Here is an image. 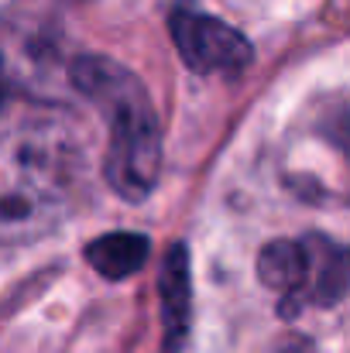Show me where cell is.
<instances>
[{
	"mask_svg": "<svg viewBox=\"0 0 350 353\" xmlns=\"http://www.w3.org/2000/svg\"><path fill=\"white\" fill-rule=\"evenodd\" d=\"M83 154L59 123H24L0 137V243L52 234L72 210Z\"/></svg>",
	"mask_w": 350,
	"mask_h": 353,
	"instance_id": "cell-1",
	"label": "cell"
},
{
	"mask_svg": "<svg viewBox=\"0 0 350 353\" xmlns=\"http://www.w3.org/2000/svg\"><path fill=\"white\" fill-rule=\"evenodd\" d=\"M72 86L100 107L110 127L104 175L120 199L141 203L162 175V123L144 83L114 59L83 55L72 62Z\"/></svg>",
	"mask_w": 350,
	"mask_h": 353,
	"instance_id": "cell-2",
	"label": "cell"
},
{
	"mask_svg": "<svg viewBox=\"0 0 350 353\" xmlns=\"http://www.w3.org/2000/svg\"><path fill=\"white\" fill-rule=\"evenodd\" d=\"M168 28H172V41L179 48V59L193 72H203V76L231 72L233 76V72H244L254 59L251 41L220 17L179 7V10H172Z\"/></svg>",
	"mask_w": 350,
	"mask_h": 353,
	"instance_id": "cell-3",
	"label": "cell"
},
{
	"mask_svg": "<svg viewBox=\"0 0 350 353\" xmlns=\"http://www.w3.org/2000/svg\"><path fill=\"white\" fill-rule=\"evenodd\" d=\"M158 305H162V350L179 353L189 336V316H193V274H189V250L182 243H172L162 271H158Z\"/></svg>",
	"mask_w": 350,
	"mask_h": 353,
	"instance_id": "cell-4",
	"label": "cell"
},
{
	"mask_svg": "<svg viewBox=\"0 0 350 353\" xmlns=\"http://www.w3.org/2000/svg\"><path fill=\"white\" fill-rule=\"evenodd\" d=\"M309 236L306 240H271L257 254V278L264 288L282 295V316H295L306 281H309Z\"/></svg>",
	"mask_w": 350,
	"mask_h": 353,
	"instance_id": "cell-5",
	"label": "cell"
},
{
	"mask_svg": "<svg viewBox=\"0 0 350 353\" xmlns=\"http://www.w3.org/2000/svg\"><path fill=\"white\" fill-rule=\"evenodd\" d=\"M309 281L299 302V312L309 305H337L350 288V247L330 236H309Z\"/></svg>",
	"mask_w": 350,
	"mask_h": 353,
	"instance_id": "cell-6",
	"label": "cell"
},
{
	"mask_svg": "<svg viewBox=\"0 0 350 353\" xmlns=\"http://www.w3.org/2000/svg\"><path fill=\"white\" fill-rule=\"evenodd\" d=\"M148 257H151V243H148V236L130 234V230L104 234L86 247V261H90L93 271L104 274L107 281H124V278L137 274V271L144 268Z\"/></svg>",
	"mask_w": 350,
	"mask_h": 353,
	"instance_id": "cell-7",
	"label": "cell"
},
{
	"mask_svg": "<svg viewBox=\"0 0 350 353\" xmlns=\"http://www.w3.org/2000/svg\"><path fill=\"white\" fill-rule=\"evenodd\" d=\"M268 353H316V347H313L309 340H302V336H289V340L275 343Z\"/></svg>",
	"mask_w": 350,
	"mask_h": 353,
	"instance_id": "cell-8",
	"label": "cell"
},
{
	"mask_svg": "<svg viewBox=\"0 0 350 353\" xmlns=\"http://www.w3.org/2000/svg\"><path fill=\"white\" fill-rule=\"evenodd\" d=\"M10 90H14V76H10V69H7V62L0 59V110H3V103H7V97H10Z\"/></svg>",
	"mask_w": 350,
	"mask_h": 353,
	"instance_id": "cell-9",
	"label": "cell"
}]
</instances>
